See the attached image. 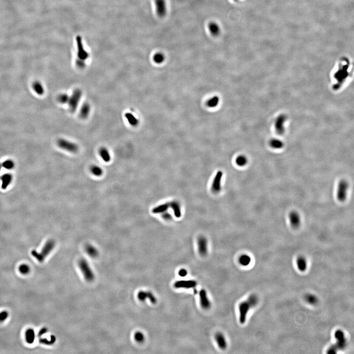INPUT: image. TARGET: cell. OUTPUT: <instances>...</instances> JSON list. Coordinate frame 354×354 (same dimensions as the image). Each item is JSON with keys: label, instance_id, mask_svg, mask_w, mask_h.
I'll return each mask as SVG.
<instances>
[{"label": "cell", "instance_id": "21", "mask_svg": "<svg viewBox=\"0 0 354 354\" xmlns=\"http://www.w3.org/2000/svg\"><path fill=\"white\" fill-rule=\"evenodd\" d=\"M85 250L86 253L92 258H96L99 255V251L96 249V247L90 244L86 245Z\"/></svg>", "mask_w": 354, "mask_h": 354}, {"label": "cell", "instance_id": "37", "mask_svg": "<svg viewBox=\"0 0 354 354\" xmlns=\"http://www.w3.org/2000/svg\"><path fill=\"white\" fill-rule=\"evenodd\" d=\"M19 271L23 274H27L29 273L30 268L29 266L26 264H23L19 268Z\"/></svg>", "mask_w": 354, "mask_h": 354}, {"label": "cell", "instance_id": "42", "mask_svg": "<svg viewBox=\"0 0 354 354\" xmlns=\"http://www.w3.org/2000/svg\"><path fill=\"white\" fill-rule=\"evenodd\" d=\"M271 145L274 148H280L282 147L281 143L278 141L273 142L271 144Z\"/></svg>", "mask_w": 354, "mask_h": 354}, {"label": "cell", "instance_id": "4", "mask_svg": "<svg viewBox=\"0 0 354 354\" xmlns=\"http://www.w3.org/2000/svg\"><path fill=\"white\" fill-rule=\"evenodd\" d=\"M78 266L83 274L84 277L87 281L92 282L94 280V274L91 269L88 262L85 259H80L78 262Z\"/></svg>", "mask_w": 354, "mask_h": 354}, {"label": "cell", "instance_id": "7", "mask_svg": "<svg viewBox=\"0 0 354 354\" xmlns=\"http://www.w3.org/2000/svg\"><path fill=\"white\" fill-rule=\"evenodd\" d=\"M57 144L61 149L72 153L77 152L79 150L78 145L75 143L64 139L58 140L57 142Z\"/></svg>", "mask_w": 354, "mask_h": 354}, {"label": "cell", "instance_id": "12", "mask_svg": "<svg viewBox=\"0 0 354 354\" xmlns=\"http://www.w3.org/2000/svg\"><path fill=\"white\" fill-rule=\"evenodd\" d=\"M197 285V282L193 280H180L175 282L174 286L177 289L183 288V289H191L195 288Z\"/></svg>", "mask_w": 354, "mask_h": 354}, {"label": "cell", "instance_id": "16", "mask_svg": "<svg viewBox=\"0 0 354 354\" xmlns=\"http://www.w3.org/2000/svg\"><path fill=\"white\" fill-rule=\"evenodd\" d=\"M215 339L217 343L218 347L221 349L225 350L227 347L226 340L225 337L221 332H217L215 335Z\"/></svg>", "mask_w": 354, "mask_h": 354}, {"label": "cell", "instance_id": "41", "mask_svg": "<svg viewBox=\"0 0 354 354\" xmlns=\"http://www.w3.org/2000/svg\"><path fill=\"white\" fill-rule=\"evenodd\" d=\"M187 273H187V269H182L179 271V275L181 277L183 278V277H185L187 275Z\"/></svg>", "mask_w": 354, "mask_h": 354}, {"label": "cell", "instance_id": "36", "mask_svg": "<svg viewBox=\"0 0 354 354\" xmlns=\"http://www.w3.org/2000/svg\"><path fill=\"white\" fill-rule=\"evenodd\" d=\"M134 337L135 340L139 343L143 342L145 340V336L144 334L140 332H137L135 333Z\"/></svg>", "mask_w": 354, "mask_h": 354}, {"label": "cell", "instance_id": "11", "mask_svg": "<svg viewBox=\"0 0 354 354\" xmlns=\"http://www.w3.org/2000/svg\"><path fill=\"white\" fill-rule=\"evenodd\" d=\"M199 253L202 256L206 255L208 253V240L203 236L199 237L197 240Z\"/></svg>", "mask_w": 354, "mask_h": 354}, {"label": "cell", "instance_id": "25", "mask_svg": "<svg viewBox=\"0 0 354 354\" xmlns=\"http://www.w3.org/2000/svg\"><path fill=\"white\" fill-rule=\"evenodd\" d=\"M26 340L28 343L32 344L35 339V331L33 329H29L26 331L25 333Z\"/></svg>", "mask_w": 354, "mask_h": 354}, {"label": "cell", "instance_id": "45", "mask_svg": "<svg viewBox=\"0 0 354 354\" xmlns=\"http://www.w3.org/2000/svg\"><path fill=\"white\" fill-rule=\"evenodd\" d=\"M2 166V165L0 164V170H1V169Z\"/></svg>", "mask_w": 354, "mask_h": 354}, {"label": "cell", "instance_id": "29", "mask_svg": "<svg viewBox=\"0 0 354 354\" xmlns=\"http://www.w3.org/2000/svg\"><path fill=\"white\" fill-rule=\"evenodd\" d=\"M33 88L36 94L42 95L44 93V89L39 82H35L33 84Z\"/></svg>", "mask_w": 354, "mask_h": 354}, {"label": "cell", "instance_id": "38", "mask_svg": "<svg viewBox=\"0 0 354 354\" xmlns=\"http://www.w3.org/2000/svg\"><path fill=\"white\" fill-rule=\"evenodd\" d=\"M2 165V166H4L5 168L11 170L14 167V163L12 160H7L3 162Z\"/></svg>", "mask_w": 354, "mask_h": 354}, {"label": "cell", "instance_id": "5", "mask_svg": "<svg viewBox=\"0 0 354 354\" xmlns=\"http://www.w3.org/2000/svg\"><path fill=\"white\" fill-rule=\"evenodd\" d=\"M82 95V92L81 90L79 89H76L74 90L72 95L70 96L68 103H69L70 111L71 112H75L76 110L79 101L81 98Z\"/></svg>", "mask_w": 354, "mask_h": 354}, {"label": "cell", "instance_id": "28", "mask_svg": "<svg viewBox=\"0 0 354 354\" xmlns=\"http://www.w3.org/2000/svg\"><path fill=\"white\" fill-rule=\"evenodd\" d=\"M90 171L92 174L96 177H100L102 175L104 171L101 168L97 165H94L90 168Z\"/></svg>", "mask_w": 354, "mask_h": 354}, {"label": "cell", "instance_id": "44", "mask_svg": "<svg viewBox=\"0 0 354 354\" xmlns=\"http://www.w3.org/2000/svg\"><path fill=\"white\" fill-rule=\"evenodd\" d=\"M162 217L163 218H164V219L166 220H170L172 218L171 215L168 214V213H167L166 211V212L163 213Z\"/></svg>", "mask_w": 354, "mask_h": 354}, {"label": "cell", "instance_id": "33", "mask_svg": "<svg viewBox=\"0 0 354 354\" xmlns=\"http://www.w3.org/2000/svg\"><path fill=\"white\" fill-rule=\"evenodd\" d=\"M56 338L54 336H51L50 337V339H46V338H41L39 342L43 344H46V345H52L54 343L56 342Z\"/></svg>", "mask_w": 354, "mask_h": 354}, {"label": "cell", "instance_id": "1", "mask_svg": "<svg viewBox=\"0 0 354 354\" xmlns=\"http://www.w3.org/2000/svg\"><path fill=\"white\" fill-rule=\"evenodd\" d=\"M258 301L259 300L258 297L255 294H252L249 297L246 301L242 302L239 304V320L241 324L245 323L249 310L251 308L255 307L258 303Z\"/></svg>", "mask_w": 354, "mask_h": 354}, {"label": "cell", "instance_id": "20", "mask_svg": "<svg viewBox=\"0 0 354 354\" xmlns=\"http://www.w3.org/2000/svg\"><path fill=\"white\" fill-rule=\"evenodd\" d=\"M169 208V203L162 204L153 208L152 212L154 214H163L164 212H166Z\"/></svg>", "mask_w": 354, "mask_h": 354}, {"label": "cell", "instance_id": "27", "mask_svg": "<svg viewBox=\"0 0 354 354\" xmlns=\"http://www.w3.org/2000/svg\"><path fill=\"white\" fill-rule=\"evenodd\" d=\"M251 261L250 257L247 254H243L239 258V262L243 266H247L250 265Z\"/></svg>", "mask_w": 354, "mask_h": 354}, {"label": "cell", "instance_id": "15", "mask_svg": "<svg viewBox=\"0 0 354 354\" xmlns=\"http://www.w3.org/2000/svg\"><path fill=\"white\" fill-rule=\"evenodd\" d=\"M289 221L291 225L295 229L299 227L301 224V220L300 215L297 211H292L289 215Z\"/></svg>", "mask_w": 354, "mask_h": 354}, {"label": "cell", "instance_id": "30", "mask_svg": "<svg viewBox=\"0 0 354 354\" xmlns=\"http://www.w3.org/2000/svg\"><path fill=\"white\" fill-rule=\"evenodd\" d=\"M305 300L307 301L308 303L311 304V305H315L318 303V298L317 297L315 296V295H313V294H307L305 296Z\"/></svg>", "mask_w": 354, "mask_h": 354}, {"label": "cell", "instance_id": "23", "mask_svg": "<svg viewBox=\"0 0 354 354\" xmlns=\"http://www.w3.org/2000/svg\"><path fill=\"white\" fill-rule=\"evenodd\" d=\"M125 118L129 124L133 127H136L139 124V120L130 113H127L124 115Z\"/></svg>", "mask_w": 354, "mask_h": 354}, {"label": "cell", "instance_id": "32", "mask_svg": "<svg viewBox=\"0 0 354 354\" xmlns=\"http://www.w3.org/2000/svg\"><path fill=\"white\" fill-rule=\"evenodd\" d=\"M165 56L162 53H157L156 54H154V56L153 57V60L154 62L156 64H162L163 62L165 61Z\"/></svg>", "mask_w": 354, "mask_h": 354}, {"label": "cell", "instance_id": "24", "mask_svg": "<svg viewBox=\"0 0 354 354\" xmlns=\"http://www.w3.org/2000/svg\"><path fill=\"white\" fill-rule=\"evenodd\" d=\"M1 180L2 181V188L3 189H5L12 182V176L10 174H6L2 176Z\"/></svg>", "mask_w": 354, "mask_h": 354}, {"label": "cell", "instance_id": "26", "mask_svg": "<svg viewBox=\"0 0 354 354\" xmlns=\"http://www.w3.org/2000/svg\"><path fill=\"white\" fill-rule=\"evenodd\" d=\"M298 268L300 271L303 272L307 269V263L305 258L303 256L298 257L297 260Z\"/></svg>", "mask_w": 354, "mask_h": 354}, {"label": "cell", "instance_id": "46", "mask_svg": "<svg viewBox=\"0 0 354 354\" xmlns=\"http://www.w3.org/2000/svg\"><path fill=\"white\" fill-rule=\"evenodd\" d=\"M234 1H238V0H234Z\"/></svg>", "mask_w": 354, "mask_h": 354}, {"label": "cell", "instance_id": "43", "mask_svg": "<svg viewBox=\"0 0 354 354\" xmlns=\"http://www.w3.org/2000/svg\"><path fill=\"white\" fill-rule=\"evenodd\" d=\"M47 328H46V327H43V328H42V329H41V330H40V332H39L38 333V337H41L42 336H43V335H44L45 333H46V332H47Z\"/></svg>", "mask_w": 354, "mask_h": 354}, {"label": "cell", "instance_id": "31", "mask_svg": "<svg viewBox=\"0 0 354 354\" xmlns=\"http://www.w3.org/2000/svg\"><path fill=\"white\" fill-rule=\"evenodd\" d=\"M220 102V99L217 96H214L209 99L207 102V105L210 108H215L218 105Z\"/></svg>", "mask_w": 354, "mask_h": 354}, {"label": "cell", "instance_id": "14", "mask_svg": "<svg viewBox=\"0 0 354 354\" xmlns=\"http://www.w3.org/2000/svg\"><path fill=\"white\" fill-rule=\"evenodd\" d=\"M137 298L138 300L141 302H144L148 298L150 302L152 303H156L157 302V298L154 296L152 293L150 291H140L137 294Z\"/></svg>", "mask_w": 354, "mask_h": 354}, {"label": "cell", "instance_id": "2", "mask_svg": "<svg viewBox=\"0 0 354 354\" xmlns=\"http://www.w3.org/2000/svg\"><path fill=\"white\" fill-rule=\"evenodd\" d=\"M335 337L337 339L336 343L331 346L327 350L328 354H336L338 351L345 348L347 344V341L345 334L342 330H337L335 332Z\"/></svg>", "mask_w": 354, "mask_h": 354}, {"label": "cell", "instance_id": "34", "mask_svg": "<svg viewBox=\"0 0 354 354\" xmlns=\"http://www.w3.org/2000/svg\"><path fill=\"white\" fill-rule=\"evenodd\" d=\"M236 163L238 166L243 167L247 163V159L245 156H240L237 157L236 159Z\"/></svg>", "mask_w": 354, "mask_h": 354}, {"label": "cell", "instance_id": "6", "mask_svg": "<svg viewBox=\"0 0 354 354\" xmlns=\"http://www.w3.org/2000/svg\"><path fill=\"white\" fill-rule=\"evenodd\" d=\"M349 188L348 182L345 180H342L338 185L337 198L341 202H344L347 198V191Z\"/></svg>", "mask_w": 354, "mask_h": 354}, {"label": "cell", "instance_id": "9", "mask_svg": "<svg viewBox=\"0 0 354 354\" xmlns=\"http://www.w3.org/2000/svg\"><path fill=\"white\" fill-rule=\"evenodd\" d=\"M76 42L77 49H78V52H77L78 58L84 61L86 60L88 58L89 55L84 48L82 38L80 36H77Z\"/></svg>", "mask_w": 354, "mask_h": 354}, {"label": "cell", "instance_id": "18", "mask_svg": "<svg viewBox=\"0 0 354 354\" xmlns=\"http://www.w3.org/2000/svg\"><path fill=\"white\" fill-rule=\"evenodd\" d=\"M170 207L172 208L175 216L177 218H180L182 216L181 208L179 202L174 201L169 203Z\"/></svg>", "mask_w": 354, "mask_h": 354}, {"label": "cell", "instance_id": "19", "mask_svg": "<svg viewBox=\"0 0 354 354\" xmlns=\"http://www.w3.org/2000/svg\"><path fill=\"white\" fill-rule=\"evenodd\" d=\"M91 110V106L88 103H85L82 106L80 109V117L82 119H86L89 115Z\"/></svg>", "mask_w": 354, "mask_h": 354}, {"label": "cell", "instance_id": "35", "mask_svg": "<svg viewBox=\"0 0 354 354\" xmlns=\"http://www.w3.org/2000/svg\"><path fill=\"white\" fill-rule=\"evenodd\" d=\"M70 96L66 94L60 95L57 98V100L60 104H65L69 102Z\"/></svg>", "mask_w": 354, "mask_h": 354}, {"label": "cell", "instance_id": "13", "mask_svg": "<svg viewBox=\"0 0 354 354\" xmlns=\"http://www.w3.org/2000/svg\"><path fill=\"white\" fill-rule=\"evenodd\" d=\"M199 298L201 307L205 310H208L211 307V303L207 295V292L202 289L199 292Z\"/></svg>", "mask_w": 354, "mask_h": 354}, {"label": "cell", "instance_id": "40", "mask_svg": "<svg viewBox=\"0 0 354 354\" xmlns=\"http://www.w3.org/2000/svg\"><path fill=\"white\" fill-rule=\"evenodd\" d=\"M76 65L78 68L80 69H83L85 68L86 66V64H85V61L79 59H77L76 61Z\"/></svg>", "mask_w": 354, "mask_h": 354}, {"label": "cell", "instance_id": "17", "mask_svg": "<svg viewBox=\"0 0 354 354\" xmlns=\"http://www.w3.org/2000/svg\"><path fill=\"white\" fill-rule=\"evenodd\" d=\"M209 31L212 36H217L221 33V28L220 26L216 22H211L208 26Z\"/></svg>", "mask_w": 354, "mask_h": 354}, {"label": "cell", "instance_id": "22", "mask_svg": "<svg viewBox=\"0 0 354 354\" xmlns=\"http://www.w3.org/2000/svg\"><path fill=\"white\" fill-rule=\"evenodd\" d=\"M99 153L100 155V157L104 162H109L111 159V158L110 154L109 153V151L107 150L106 148L104 147H102L99 149Z\"/></svg>", "mask_w": 354, "mask_h": 354}, {"label": "cell", "instance_id": "39", "mask_svg": "<svg viewBox=\"0 0 354 354\" xmlns=\"http://www.w3.org/2000/svg\"><path fill=\"white\" fill-rule=\"evenodd\" d=\"M8 317V313L7 311H3L0 313V322H2L7 319Z\"/></svg>", "mask_w": 354, "mask_h": 354}, {"label": "cell", "instance_id": "10", "mask_svg": "<svg viewBox=\"0 0 354 354\" xmlns=\"http://www.w3.org/2000/svg\"><path fill=\"white\" fill-rule=\"evenodd\" d=\"M156 11L159 17H165L167 13V5L165 0H155Z\"/></svg>", "mask_w": 354, "mask_h": 354}, {"label": "cell", "instance_id": "8", "mask_svg": "<svg viewBox=\"0 0 354 354\" xmlns=\"http://www.w3.org/2000/svg\"><path fill=\"white\" fill-rule=\"evenodd\" d=\"M223 177V172L219 171L216 173L211 184V189L215 193L217 194L221 191L222 179Z\"/></svg>", "mask_w": 354, "mask_h": 354}, {"label": "cell", "instance_id": "3", "mask_svg": "<svg viewBox=\"0 0 354 354\" xmlns=\"http://www.w3.org/2000/svg\"><path fill=\"white\" fill-rule=\"evenodd\" d=\"M55 245V242L53 240H49L45 244L41 252L38 253L36 250H33L31 254L38 261L42 262L53 250Z\"/></svg>", "mask_w": 354, "mask_h": 354}]
</instances>
